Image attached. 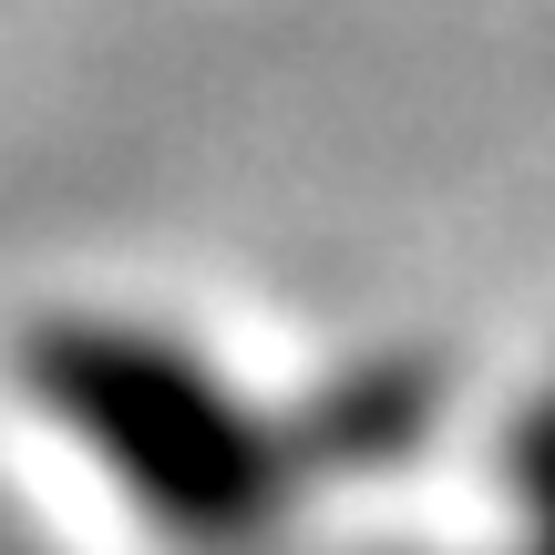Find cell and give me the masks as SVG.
I'll return each mask as SVG.
<instances>
[{
	"label": "cell",
	"instance_id": "1",
	"mask_svg": "<svg viewBox=\"0 0 555 555\" xmlns=\"http://www.w3.org/2000/svg\"><path fill=\"white\" fill-rule=\"evenodd\" d=\"M41 401L73 433H93L114 453V474L134 483L155 515L176 525H237L258 504V433L217 401V380L185 371L176 350L124 330H62L41 339Z\"/></svg>",
	"mask_w": 555,
	"mask_h": 555
}]
</instances>
